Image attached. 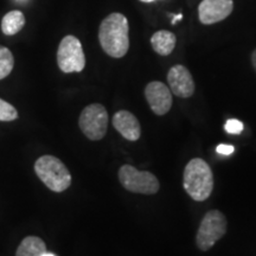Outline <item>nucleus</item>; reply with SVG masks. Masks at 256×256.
<instances>
[{
    "mask_svg": "<svg viewBox=\"0 0 256 256\" xmlns=\"http://www.w3.org/2000/svg\"><path fill=\"white\" fill-rule=\"evenodd\" d=\"M130 25L122 14L114 12L101 22L98 42L102 50L113 58H121L130 49Z\"/></svg>",
    "mask_w": 256,
    "mask_h": 256,
    "instance_id": "1",
    "label": "nucleus"
},
{
    "mask_svg": "<svg viewBox=\"0 0 256 256\" xmlns=\"http://www.w3.org/2000/svg\"><path fill=\"white\" fill-rule=\"evenodd\" d=\"M183 185L194 200L203 202L210 197L214 190V176L206 160L194 158L188 162L184 170Z\"/></svg>",
    "mask_w": 256,
    "mask_h": 256,
    "instance_id": "2",
    "label": "nucleus"
},
{
    "mask_svg": "<svg viewBox=\"0 0 256 256\" xmlns=\"http://www.w3.org/2000/svg\"><path fill=\"white\" fill-rule=\"evenodd\" d=\"M34 172L48 188L54 192H63L72 185V174L56 156H42L34 162Z\"/></svg>",
    "mask_w": 256,
    "mask_h": 256,
    "instance_id": "3",
    "label": "nucleus"
},
{
    "mask_svg": "<svg viewBox=\"0 0 256 256\" xmlns=\"http://www.w3.org/2000/svg\"><path fill=\"white\" fill-rule=\"evenodd\" d=\"M226 226L228 222L223 212H220V210L208 211L198 228L196 235L197 247L202 252L209 250L218 240L226 235Z\"/></svg>",
    "mask_w": 256,
    "mask_h": 256,
    "instance_id": "4",
    "label": "nucleus"
},
{
    "mask_svg": "<svg viewBox=\"0 0 256 256\" xmlns=\"http://www.w3.org/2000/svg\"><path fill=\"white\" fill-rule=\"evenodd\" d=\"M119 180L127 191L142 194H154L159 191L158 178L148 171H139L132 165H124L119 170Z\"/></svg>",
    "mask_w": 256,
    "mask_h": 256,
    "instance_id": "5",
    "label": "nucleus"
},
{
    "mask_svg": "<svg viewBox=\"0 0 256 256\" xmlns=\"http://www.w3.org/2000/svg\"><path fill=\"white\" fill-rule=\"evenodd\" d=\"M82 133L92 142L104 139L108 130L107 110L100 104H92L82 110L78 119Z\"/></svg>",
    "mask_w": 256,
    "mask_h": 256,
    "instance_id": "6",
    "label": "nucleus"
},
{
    "mask_svg": "<svg viewBox=\"0 0 256 256\" xmlns=\"http://www.w3.org/2000/svg\"><path fill=\"white\" fill-rule=\"evenodd\" d=\"M57 64L63 72H81L86 66V56L81 42L75 36H66L57 50Z\"/></svg>",
    "mask_w": 256,
    "mask_h": 256,
    "instance_id": "7",
    "label": "nucleus"
},
{
    "mask_svg": "<svg viewBox=\"0 0 256 256\" xmlns=\"http://www.w3.org/2000/svg\"><path fill=\"white\" fill-rule=\"evenodd\" d=\"M232 0H202L198 6V18L204 25L220 23L232 14Z\"/></svg>",
    "mask_w": 256,
    "mask_h": 256,
    "instance_id": "8",
    "label": "nucleus"
},
{
    "mask_svg": "<svg viewBox=\"0 0 256 256\" xmlns=\"http://www.w3.org/2000/svg\"><path fill=\"white\" fill-rule=\"evenodd\" d=\"M145 98L156 115L168 114L172 107V92L162 82H150L145 88Z\"/></svg>",
    "mask_w": 256,
    "mask_h": 256,
    "instance_id": "9",
    "label": "nucleus"
},
{
    "mask_svg": "<svg viewBox=\"0 0 256 256\" xmlns=\"http://www.w3.org/2000/svg\"><path fill=\"white\" fill-rule=\"evenodd\" d=\"M168 82L170 90L178 98H188L194 95V81L186 66L180 64L172 66L168 72Z\"/></svg>",
    "mask_w": 256,
    "mask_h": 256,
    "instance_id": "10",
    "label": "nucleus"
},
{
    "mask_svg": "<svg viewBox=\"0 0 256 256\" xmlns=\"http://www.w3.org/2000/svg\"><path fill=\"white\" fill-rule=\"evenodd\" d=\"M113 126L128 142H136L142 136L139 120L128 110H119L114 114Z\"/></svg>",
    "mask_w": 256,
    "mask_h": 256,
    "instance_id": "11",
    "label": "nucleus"
},
{
    "mask_svg": "<svg viewBox=\"0 0 256 256\" xmlns=\"http://www.w3.org/2000/svg\"><path fill=\"white\" fill-rule=\"evenodd\" d=\"M176 34L168 30H160L153 34L151 37V46L153 50L160 56L171 55L176 48Z\"/></svg>",
    "mask_w": 256,
    "mask_h": 256,
    "instance_id": "12",
    "label": "nucleus"
},
{
    "mask_svg": "<svg viewBox=\"0 0 256 256\" xmlns=\"http://www.w3.org/2000/svg\"><path fill=\"white\" fill-rule=\"evenodd\" d=\"M46 244L38 236H28L18 246L16 256H42L46 254Z\"/></svg>",
    "mask_w": 256,
    "mask_h": 256,
    "instance_id": "13",
    "label": "nucleus"
},
{
    "mask_svg": "<svg viewBox=\"0 0 256 256\" xmlns=\"http://www.w3.org/2000/svg\"><path fill=\"white\" fill-rule=\"evenodd\" d=\"M25 16L22 11L14 10L4 16L2 20V31L6 36H14L25 25Z\"/></svg>",
    "mask_w": 256,
    "mask_h": 256,
    "instance_id": "14",
    "label": "nucleus"
},
{
    "mask_svg": "<svg viewBox=\"0 0 256 256\" xmlns=\"http://www.w3.org/2000/svg\"><path fill=\"white\" fill-rule=\"evenodd\" d=\"M14 66V54L8 48L0 46V80L8 78Z\"/></svg>",
    "mask_w": 256,
    "mask_h": 256,
    "instance_id": "15",
    "label": "nucleus"
},
{
    "mask_svg": "<svg viewBox=\"0 0 256 256\" xmlns=\"http://www.w3.org/2000/svg\"><path fill=\"white\" fill-rule=\"evenodd\" d=\"M18 119V112L8 102L0 98V121L2 122H10Z\"/></svg>",
    "mask_w": 256,
    "mask_h": 256,
    "instance_id": "16",
    "label": "nucleus"
},
{
    "mask_svg": "<svg viewBox=\"0 0 256 256\" xmlns=\"http://www.w3.org/2000/svg\"><path fill=\"white\" fill-rule=\"evenodd\" d=\"M224 130L229 134H240L243 130V124L238 119H229L224 124Z\"/></svg>",
    "mask_w": 256,
    "mask_h": 256,
    "instance_id": "17",
    "label": "nucleus"
},
{
    "mask_svg": "<svg viewBox=\"0 0 256 256\" xmlns=\"http://www.w3.org/2000/svg\"><path fill=\"white\" fill-rule=\"evenodd\" d=\"M234 151H235L234 146L226 145V144H220V145H218V146L216 147V152L218 153V154L230 156V154H232Z\"/></svg>",
    "mask_w": 256,
    "mask_h": 256,
    "instance_id": "18",
    "label": "nucleus"
},
{
    "mask_svg": "<svg viewBox=\"0 0 256 256\" xmlns=\"http://www.w3.org/2000/svg\"><path fill=\"white\" fill-rule=\"evenodd\" d=\"M170 17L172 18L171 23H172V24H176V23H177V22L182 20V19H183V14H170Z\"/></svg>",
    "mask_w": 256,
    "mask_h": 256,
    "instance_id": "19",
    "label": "nucleus"
},
{
    "mask_svg": "<svg viewBox=\"0 0 256 256\" xmlns=\"http://www.w3.org/2000/svg\"><path fill=\"white\" fill-rule=\"evenodd\" d=\"M252 66H254V69L256 72V49L252 51Z\"/></svg>",
    "mask_w": 256,
    "mask_h": 256,
    "instance_id": "20",
    "label": "nucleus"
},
{
    "mask_svg": "<svg viewBox=\"0 0 256 256\" xmlns=\"http://www.w3.org/2000/svg\"><path fill=\"white\" fill-rule=\"evenodd\" d=\"M42 256H56L55 254H51V252H46V254H43V255H42Z\"/></svg>",
    "mask_w": 256,
    "mask_h": 256,
    "instance_id": "21",
    "label": "nucleus"
},
{
    "mask_svg": "<svg viewBox=\"0 0 256 256\" xmlns=\"http://www.w3.org/2000/svg\"><path fill=\"white\" fill-rule=\"evenodd\" d=\"M142 2H156V0H140Z\"/></svg>",
    "mask_w": 256,
    "mask_h": 256,
    "instance_id": "22",
    "label": "nucleus"
}]
</instances>
